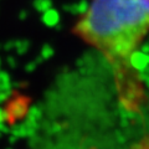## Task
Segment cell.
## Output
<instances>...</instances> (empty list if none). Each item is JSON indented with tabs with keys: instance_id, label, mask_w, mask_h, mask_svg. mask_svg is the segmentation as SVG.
<instances>
[{
	"instance_id": "1",
	"label": "cell",
	"mask_w": 149,
	"mask_h": 149,
	"mask_svg": "<svg viewBox=\"0 0 149 149\" xmlns=\"http://www.w3.org/2000/svg\"><path fill=\"white\" fill-rule=\"evenodd\" d=\"M73 30L111 63L123 66L149 34V0H90Z\"/></svg>"
}]
</instances>
